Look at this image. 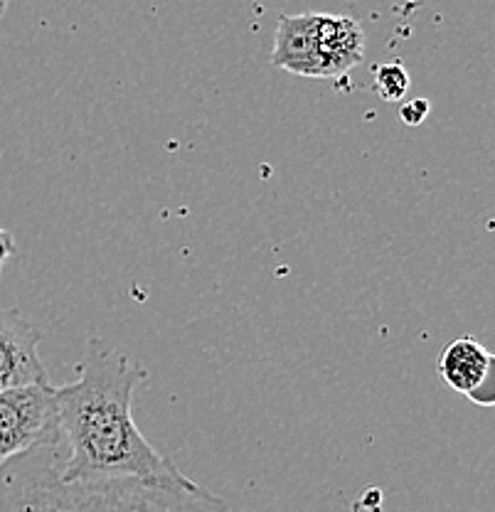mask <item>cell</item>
<instances>
[{
  "label": "cell",
  "mask_w": 495,
  "mask_h": 512,
  "mask_svg": "<svg viewBox=\"0 0 495 512\" xmlns=\"http://www.w3.org/2000/svg\"><path fill=\"white\" fill-rule=\"evenodd\" d=\"M143 370L101 338H89L77 380L57 389L67 480L180 478V468L148 444L133 421V389Z\"/></svg>",
  "instance_id": "cell-1"
},
{
  "label": "cell",
  "mask_w": 495,
  "mask_h": 512,
  "mask_svg": "<svg viewBox=\"0 0 495 512\" xmlns=\"http://www.w3.org/2000/svg\"><path fill=\"white\" fill-rule=\"evenodd\" d=\"M62 444L33 446L0 463V512H230L193 478H62Z\"/></svg>",
  "instance_id": "cell-2"
},
{
  "label": "cell",
  "mask_w": 495,
  "mask_h": 512,
  "mask_svg": "<svg viewBox=\"0 0 495 512\" xmlns=\"http://www.w3.org/2000/svg\"><path fill=\"white\" fill-rule=\"evenodd\" d=\"M45 444H62L57 389L50 382L0 389V463Z\"/></svg>",
  "instance_id": "cell-3"
},
{
  "label": "cell",
  "mask_w": 495,
  "mask_h": 512,
  "mask_svg": "<svg viewBox=\"0 0 495 512\" xmlns=\"http://www.w3.org/2000/svg\"><path fill=\"white\" fill-rule=\"evenodd\" d=\"M439 372L454 392L481 407L495 402V357L471 335L456 338L439 357Z\"/></svg>",
  "instance_id": "cell-4"
},
{
  "label": "cell",
  "mask_w": 495,
  "mask_h": 512,
  "mask_svg": "<svg viewBox=\"0 0 495 512\" xmlns=\"http://www.w3.org/2000/svg\"><path fill=\"white\" fill-rule=\"evenodd\" d=\"M40 333L20 313L0 311V389L47 382Z\"/></svg>",
  "instance_id": "cell-5"
},
{
  "label": "cell",
  "mask_w": 495,
  "mask_h": 512,
  "mask_svg": "<svg viewBox=\"0 0 495 512\" xmlns=\"http://www.w3.org/2000/svg\"><path fill=\"white\" fill-rule=\"evenodd\" d=\"M318 79L343 77L363 62L365 35L358 20L348 15L316 13Z\"/></svg>",
  "instance_id": "cell-6"
},
{
  "label": "cell",
  "mask_w": 495,
  "mask_h": 512,
  "mask_svg": "<svg viewBox=\"0 0 495 512\" xmlns=\"http://www.w3.org/2000/svg\"><path fill=\"white\" fill-rule=\"evenodd\" d=\"M271 62L298 77L318 79L316 13L281 15Z\"/></svg>",
  "instance_id": "cell-7"
},
{
  "label": "cell",
  "mask_w": 495,
  "mask_h": 512,
  "mask_svg": "<svg viewBox=\"0 0 495 512\" xmlns=\"http://www.w3.org/2000/svg\"><path fill=\"white\" fill-rule=\"evenodd\" d=\"M412 87V77L399 62H385L375 67V92L385 101L404 99Z\"/></svg>",
  "instance_id": "cell-8"
},
{
  "label": "cell",
  "mask_w": 495,
  "mask_h": 512,
  "mask_svg": "<svg viewBox=\"0 0 495 512\" xmlns=\"http://www.w3.org/2000/svg\"><path fill=\"white\" fill-rule=\"evenodd\" d=\"M429 101L427 99H412V101H404L399 106V119L404 121L407 126H422L424 119L429 116Z\"/></svg>",
  "instance_id": "cell-9"
},
{
  "label": "cell",
  "mask_w": 495,
  "mask_h": 512,
  "mask_svg": "<svg viewBox=\"0 0 495 512\" xmlns=\"http://www.w3.org/2000/svg\"><path fill=\"white\" fill-rule=\"evenodd\" d=\"M15 252V242H13V234L5 232V229H0V274H3V266L5 261L10 259Z\"/></svg>",
  "instance_id": "cell-10"
},
{
  "label": "cell",
  "mask_w": 495,
  "mask_h": 512,
  "mask_svg": "<svg viewBox=\"0 0 495 512\" xmlns=\"http://www.w3.org/2000/svg\"><path fill=\"white\" fill-rule=\"evenodd\" d=\"M5 8H8V0H0V18H3Z\"/></svg>",
  "instance_id": "cell-11"
}]
</instances>
